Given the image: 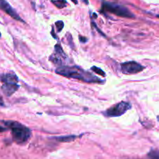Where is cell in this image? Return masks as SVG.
I'll return each mask as SVG.
<instances>
[{"label":"cell","instance_id":"9c48e42d","mask_svg":"<svg viewBox=\"0 0 159 159\" xmlns=\"http://www.w3.org/2000/svg\"><path fill=\"white\" fill-rule=\"evenodd\" d=\"M76 138H77L76 135H68V136L56 137V138H53V139L59 141V142L65 143V142H71V141H74Z\"/></svg>","mask_w":159,"mask_h":159},{"label":"cell","instance_id":"9a60e30c","mask_svg":"<svg viewBox=\"0 0 159 159\" xmlns=\"http://www.w3.org/2000/svg\"><path fill=\"white\" fill-rule=\"evenodd\" d=\"M79 40L81 43H86L88 40V39L86 38V37H82V36H79Z\"/></svg>","mask_w":159,"mask_h":159},{"label":"cell","instance_id":"3957f363","mask_svg":"<svg viewBox=\"0 0 159 159\" xmlns=\"http://www.w3.org/2000/svg\"><path fill=\"white\" fill-rule=\"evenodd\" d=\"M101 12H110L115 16L124 18H134L135 16L127 9L126 6L116 3L108 2H103L101 5Z\"/></svg>","mask_w":159,"mask_h":159},{"label":"cell","instance_id":"6da1fadb","mask_svg":"<svg viewBox=\"0 0 159 159\" xmlns=\"http://www.w3.org/2000/svg\"><path fill=\"white\" fill-rule=\"evenodd\" d=\"M55 72L58 75H60L67 79H77V80L87 82V83H104V81L101 80V79L78 66L62 65L55 70Z\"/></svg>","mask_w":159,"mask_h":159},{"label":"cell","instance_id":"7a4b0ae2","mask_svg":"<svg viewBox=\"0 0 159 159\" xmlns=\"http://www.w3.org/2000/svg\"><path fill=\"white\" fill-rule=\"evenodd\" d=\"M2 123L11 130L12 140L17 144H24L31 139L32 132L26 126L13 120H4Z\"/></svg>","mask_w":159,"mask_h":159},{"label":"cell","instance_id":"2e32d148","mask_svg":"<svg viewBox=\"0 0 159 159\" xmlns=\"http://www.w3.org/2000/svg\"><path fill=\"white\" fill-rule=\"evenodd\" d=\"M6 130V127H2V126H0V132H4Z\"/></svg>","mask_w":159,"mask_h":159},{"label":"cell","instance_id":"ac0fdd59","mask_svg":"<svg viewBox=\"0 0 159 159\" xmlns=\"http://www.w3.org/2000/svg\"><path fill=\"white\" fill-rule=\"evenodd\" d=\"M3 104H4L3 103V102L1 100V99H0V106H3Z\"/></svg>","mask_w":159,"mask_h":159},{"label":"cell","instance_id":"ba28073f","mask_svg":"<svg viewBox=\"0 0 159 159\" xmlns=\"http://www.w3.org/2000/svg\"><path fill=\"white\" fill-rule=\"evenodd\" d=\"M0 82L2 83H9V82L18 83L19 79L14 72H8L0 75Z\"/></svg>","mask_w":159,"mask_h":159},{"label":"cell","instance_id":"52a82bcc","mask_svg":"<svg viewBox=\"0 0 159 159\" xmlns=\"http://www.w3.org/2000/svg\"><path fill=\"white\" fill-rule=\"evenodd\" d=\"M19 88L20 85H18V83H13V82L2 83V90L6 96H12L19 89Z\"/></svg>","mask_w":159,"mask_h":159},{"label":"cell","instance_id":"e0dca14e","mask_svg":"<svg viewBox=\"0 0 159 159\" xmlns=\"http://www.w3.org/2000/svg\"><path fill=\"white\" fill-rule=\"evenodd\" d=\"M72 2H74V4H77L78 3V2H77V0H71Z\"/></svg>","mask_w":159,"mask_h":159},{"label":"cell","instance_id":"8fae6325","mask_svg":"<svg viewBox=\"0 0 159 159\" xmlns=\"http://www.w3.org/2000/svg\"><path fill=\"white\" fill-rule=\"evenodd\" d=\"M51 2L59 9H62V8L65 7L67 4V2L65 0H51Z\"/></svg>","mask_w":159,"mask_h":159},{"label":"cell","instance_id":"d6986e66","mask_svg":"<svg viewBox=\"0 0 159 159\" xmlns=\"http://www.w3.org/2000/svg\"><path fill=\"white\" fill-rule=\"evenodd\" d=\"M1 35H2V34H1V33H0V37H1Z\"/></svg>","mask_w":159,"mask_h":159},{"label":"cell","instance_id":"5b68a950","mask_svg":"<svg viewBox=\"0 0 159 159\" xmlns=\"http://www.w3.org/2000/svg\"><path fill=\"white\" fill-rule=\"evenodd\" d=\"M144 68L143 65L134 61L123 62L121 64V71L125 75L137 74L143 71Z\"/></svg>","mask_w":159,"mask_h":159},{"label":"cell","instance_id":"4fadbf2b","mask_svg":"<svg viewBox=\"0 0 159 159\" xmlns=\"http://www.w3.org/2000/svg\"><path fill=\"white\" fill-rule=\"evenodd\" d=\"M90 70H91L92 71H94V73H96V74L99 75H101V76H103V77H104V76L106 75L105 72H104V71H103L101 68H98V67H96V66L91 67V68H90Z\"/></svg>","mask_w":159,"mask_h":159},{"label":"cell","instance_id":"8992f818","mask_svg":"<svg viewBox=\"0 0 159 159\" xmlns=\"http://www.w3.org/2000/svg\"><path fill=\"white\" fill-rule=\"evenodd\" d=\"M0 9L6 12V14H8L9 16H11L14 20L25 23L24 20L18 15V13L16 12L15 9L10 6V4L6 0H0Z\"/></svg>","mask_w":159,"mask_h":159},{"label":"cell","instance_id":"7c38bea8","mask_svg":"<svg viewBox=\"0 0 159 159\" xmlns=\"http://www.w3.org/2000/svg\"><path fill=\"white\" fill-rule=\"evenodd\" d=\"M150 159H159V150L157 149H151L147 154Z\"/></svg>","mask_w":159,"mask_h":159},{"label":"cell","instance_id":"277c9868","mask_svg":"<svg viewBox=\"0 0 159 159\" xmlns=\"http://www.w3.org/2000/svg\"><path fill=\"white\" fill-rule=\"evenodd\" d=\"M131 107L132 106L129 102L122 101L108 109L104 113V115L108 117H118L123 116L124 113H126V111L130 110Z\"/></svg>","mask_w":159,"mask_h":159},{"label":"cell","instance_id":"5bb4252c","mask_svg":"<svg viewBox=\"0 0 159 159\" xmlns=\"http://www.w3.org/2000/svg\"><path fill=\"white\" fill-rule=\"evenodd\" d=\"M55 25L56 29H57V32H61L64 27V23L62 21H61V20L55 22Z\"/></svg>","mask_w":159,"mask_h":159},{"label":"cell","instance_id":"30bf717a","mask_svg":"<svg viewBox=\"0 0 159 159\" xmlns=\"http://www.w3.org/2000/svg\"><path fill=\"white\" fill-rule=\"evenodd\" d=\"M54 48H55V53L56 54H58V55L60 56V57H62V58L64 59L66 58V55H65V52H64L63 50H62V48L61 47V45L56 44Z\"/></svg>","mask_w":159,"mask_h":159}]
</instances>
